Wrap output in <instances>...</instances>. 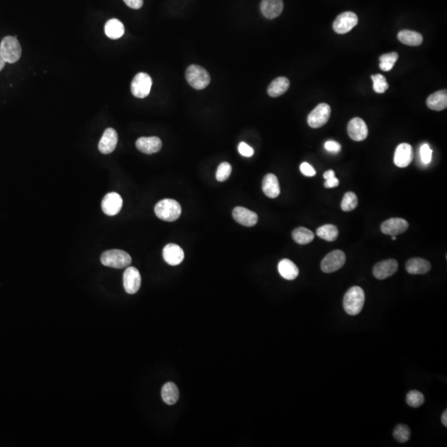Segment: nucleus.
<instances>
[{"mask_svg":"<svg viewBox=\"0 0 447 447\" xmlns=\"http://www.w3.org/2000/svg\"><path fill=\"white\" fill-rule=\"evenodd\" d=\"M325 148H326V151H328V152L337 153V152H340V150H341V146H340V144H339V143H337V142L330 140V141H327L325 143Z\"/></svg>","mask_w":447,"mask_h":447,"instance_id":"nucleus-41","label":"nucleus"},{"mask_svg":"<svg viewBox=\"0 0 447 447\" xmlns=\"http://www.w3.org/2000/svg\"><path fill=\"white\" fill-rule=\"evenodd\" d=\"M371 78H372L373 82H374L373 88H374V91L375 92L382 94V93H384L388 90V82H387L386 78L383 75L377 74V75H372Z\"/></svg>","mask_w":447,"mask_h":447,"instance_id":"nucleus-35","label":"nucleus"},{"mask_svg":"<svg viewBox=\"0 0 447 447\" xmlns=\"http://www.w3.org/2000/svg\"><path fill=\"white\" fill-rule=\"evenodd\" d=\"M420 159L424 165H428L432 159V150L428 143H424L420 148Z\"/></svg>","mask_w":447,"mask_h":447,"instance_id":"nucleus-37","label":"nucleus"},{"mask_svg":"<svg viewBox=\"0 0 447 447\" xmlns=\"http://www.w3.org/2000/svg\"><path fill=\"white\" fill-rule=\"evenodd\" d=\"M317 234L322 240L328 241V242H333L338 238L339 231L335 225H325L319 227L317 229Z\"/></svg>","mask_w":447,"mask_h":447,"instance_id":"nucleus-30","label":"nucleus"},{"mask_svg":"<svg viewBox=\"0 0 447 447\" xmlns=\"http://www.w3.org/2000/svg\"><path fill=\"white\" fill-rule=\"evenodd\" d=\"M152 78L147 73H139L131 83V91L135 97L145 98L149 95L152 88Z\"/></svg>","mask_w":447,"mask_h":447,"instance_id":"nucleus-6","label":"nucleus"},{"mask_svg":"<svg viewBox=\"0 0 447 447\" xmlns=\"http://www.w3.org/2000/svg\"><path fill=\"white\" fill-rule=\"evenodd\" d=\"M324 178L326 179L324 184L326 188H334L339 186V180L335 177V172L333 170H329L325 172Z\"/></svg>","mask_w":447,"mask_h":447,"instance_id":"nucleus-38","label":"nucleus"},{"mask_svg":"<svg viewBox=\"0 0 447 447\" xmlns=\"http://www.w3.org/2000/svg\"><path fill=\"white\" fill-rule=\"evenodd\" d=\"M262 192L269 198H276L280 195V186L278 177L269 173L262 179Z\"/></svg>","mask_w":447,"mask_h":447,"instance_id":"nucleus-21","label":"nucleus"},{"mask_svg":"<svg viewBox=\"0 0 447 447\" xmlns=\"http://www.w3.org/2000/svg\"><path fill=\"white\" fill-rule=\"evenodd\" d=\"M162 399L168 405H174L179 399V390L173 383H167L162 388Z\"/></svg>","mask_w":447,"mask_h":447,"instance_id":"nucleus-27","label":"nucleus"},{"mask_svg":"<svg viewBox=\"0 0 447 447\" xmlns=\"http://www.w3.org/2000/svg\"><path fill=\"white\" fill-rule=\"evenodd\" d=\"M186 79L190 86L196 90H203L209 86L211 76L201 66L191 65L186 71Z\"/></svg>","mask_w":447,"mask_h":447,"instance_id":"nucleus-4","label":"nucleus"},{"mask_svg":"<svg viewBox=\"0 0 447 447\" xmlns=\"http://www.w3.org/2000/svg\"><path fill=\"white\" fill-rule=\"evenodd\" d=\"M364 302L365 295L363 289L360 286H352L344 296V309L349 315H358L362 311Z\"/></svg>","mask_w":447,"mask_h":447,"instance_id":"nucleus-1","label":"nucleus"},{"mask_svg":"<svg viewBox=\"0 0 447 447\" xmlns=\"http://www.w3.org/2000/svg\"><path fill=\"white\" fill-rule=\"evenodd\" d=\"M22 48L18 39L14 37H5L0 44V55L5 62L15 63L21 58Z\"/></svg>","mask_w":447,"mask_h":447,"instance_id":"nucleus-5","label":"nucleus"},{"mask_svg":"<svg viewBox=\"0 0 447 447\" xmlns=\"http://www.w3.org/2000/svg\"><path fill=\"white\" fill-rule=\"evenodd\" d=\"M406 402L408 403V405L412 408H419L425 402V398L421 392H419L417 390H412L407 395Z\"/></svg>","mask_w":447,"mask_h":447,"instance_id":"nucleus-33","label":"nucleus"},{"mask_svg":"<svg viewBox=\"0 0 447 447\" xmlns=\"http://www.w3.org/2000/svg\"><path fill=\"white\" fill-rule=\"evenodd\" d=\"M300 171L304 176H309V177L315 176V173H317L315 170L314 169L312 166L310 165L307 163H302L301 164V166H300Z\"/></svg>","mask_w":447,"mask_h":447,"instance_id":"nucleus-40","label":"nucleus"},{"mask_svg":"<svg viewBox=\"0 0 447 447\" xmlns=\"http://www.w3.org/2000/svg\"><path fill=\"white\" fill-rule=\"evenodd\" d=\"M292 236L296 243L302 245H307L315 238L314 233L304 227H299V228L294 229L292 233Z\"/></svg>","mask_w":447,"mask_h":447,"instance_id":"nucleus-29","label":"nucleus"},{"mask_svg":"<svg viewBox=\"0 0 447 447\" xmlns=\"http://www.w3.org/2000/svg\"><path fill=\"white\" fill-rule=\"evenodd\" d=\"M100 261L104 266L120 269L129 266L132 258L127 252L120 249H111L102 253Z\"/></svg>","mask_w":447,"mask_h":447,"instance_id":"nucleus-3","label":"nucleus"},{"mask_svg":"<svg viewBox=\"0 0 447 447\" xmlns=\"http://www.w3.org/2000/svg\"><path fill=\"white\" fill-rule=\"evenodd\" d=\"M163 255L166 262L172 266L180 265L185 258L183 249L176 244H168L166 245L163 249Z\"/></svg>","mask_w":447,"mask_h":447,"instance_id":"nucleus-17","label":"nucleus"},{"mask_svg":"<svg viewBox=\"0 0 447 447\" xmlns=\"http://www.w3.org/2000/svg\"><path fill=\"white\" fill-rule=\"evenodd\" d=\"M104 33L111 39H119L124 34V26L119 19L112 18L106 22Z\"/></svg>","mask_w":447,"mask_h":447,"instance_id":"nucleus-26","label":"nucleus"},{"mask_svg":"<svg viewBox=\"0 0 447 447\" xmlns=\"http://www.w3.org/2000/svg\"><path fill=\"white\" fill-rule=\"evenodd\" d=\"M347 131L350 139L355 141H363L368 137V127L365 122L360 118H354L350 120L347 127Z\"/></svg>","mask_w":447,"mask_h":447,"instance_id":"nucleus-13","label":"nucleus"},{"mask_svg":"<svg viewBox=\"0 0 447 447\" xmlns=\"http://www.w3.org/2000/svg\"><path fill=\"white\" fill-rule=\"evenodd\" d=\"M428 108L432 111H441L447 107V91L446 90L436 91L434 94L430 95L427 99Z\"/></svg>","mask_w":447,"mask_h":447,"instance_id":"nucleus-23","label":"nucleus"},{"mask_svg":"<svg viewBox=\"0 0 447 447\" xmlns=\"http://www.w3.org/2000/svg\"><path fill=\"white\" fill-rule=\"evenodd\" d=\"M398 38L402 43L408 46H419L423 41V36L420 33L407 29L399 32Z\"/></svg>","mask_w":447,"mask_h":447,"instance_id":"nucleus-28","label":"nucleus"},{"mask_svg":"<svg viewBox=\"0 0 447 447\" xmlns=\"http://www.w3.org/2000/svg\"><path fill=\"white\" fill-rule=\"evenodd\" d=\"M260 9L265 18L273 19L282 13L283 2L282 0H262Z\"/></svg>","mask_w":447,"mask_h":447,"instance_id":"nucleus-20","label":"nucleus"},{"mask_svg":"<svg viewBox=\"0 0 447 447\" xmlns=\"http://www.w3.org/2000/svg\"><path fill=\"white\" fill-rule=\"evenodd\" d=\"M346 254L341 250L336 249L328 253L321 264V269L326 273H331L341 269L346 264Z\"/></svg>","mask_w":447,"mask_h":447,"instance_id":"nucleus-8","label":"nucleus"},{"mask_svg":"<svg viewBox=\"0 0 447 447\" xmlns=\"http://www.w3.org/2000/svg\"><path fill=\"white\" fill-rule=\"evenodd\" d=\"M399 59V54L397 52L388 53L382 55L379 58V67L383 71H389L395 66V63Z\"/></svg>","mask_w":447,"mask_h":447,"instance_id":"nucleus-31","label":"nucleus"},{"mask_svg":"<svg viewBox=\"0 0 447 447\" xmlns=\"http://www.w3.org/2000/svg\"><path fill=\"white\" fill-rule=\"evenodd\" d=\"M232 215L234 221L244 226L252 227L258 222V215L242 206L234 208Z\"/></svg>","mask_w":447,"mask_h":447,"instance_id":"nucleus-19","label":"nucleus"},{"mask_svg":"<svg viewBox=\"0 0 447 447\" xmlns=\"http://www.w3.org/2000/svg\"><path fill=\"white\" fill-rule=\"evenodd\" d=\"M163 143L157 137H142L136 141V147L145 154L156 153L161 150Z\"/></svg>","mask_w":447,"mask_h":447,"instance_id":"nucleus-16","label":"nucleus"},{"mask_svg":"<svg viewBox=\"0 0 447 447\" xmlns=\"http://www.w3.org/2000/svg\"><path fill=\"white\" fill-rule=\"evenodd\" d=\"M123 2L133 9H139L143 5V0H123Z\"/></svg>","mask_w":447,"mask_h":447,"instance_id":"nucleus-42","label":"nucleus"},{"mask_svg":"<svg viewBox=\"0 0 447 447\" xmlns=\"http://www.w3.org/2000/svg\"><path fill=\"white\" fill-rule=\"evenodd\" d=\"M238 150L240 154L245 156V157H250L254 153L253 148L250 147V146L248 145L246 143H244V142H241L239 144Z\"/></svg>","mask_w":447,"mask_h":447,"instance_id":"nucleus-39","label":"nucleus"},{"mask_svg":"<svg viewBox=\"0 0 447 447\" xmlns=\"http://www.w3.org/2000/svg\"><path fill=\"white\" fill-rule=\"evenodd\" d=\"M392 240H397L396 236H392Z\"/></svg>","mask_w":447,"mask_h":447,"instance_id":"nucleus-45","label":"nucleus"},{"mask_svg":"<svg viewBox=\"0 0 447 447\" xmlns=\"http://www.w3.org/2000/svg\"><path fill=\"white\" fill-rule=\"evenodd\" d=\"M278 273L286 280H294L299 275V269L291 260L284 258L278 262Z\"/></svg>","mask_w":447,"mask_h":447,"instance_id":"nucleus-24","label":"nucleus"},{"mask_svg":"<svg viewBox=\"0 0 447 447\" xmlns=\"http://www.w3.org/2000/svg\"><path fill=\"white\" fill-rule=\"evenodd\" d=\"M413 159L412 146L408 143H401L397 147L395 153V164L399 168H407Z\"/></svg>","mask_w":447,"mask_h":447,"instance_id":"nucleus-14","label":"nucleus"},{"mask_svg":"<svg viewBox=\"0 0 447 447\" xmlns=\"http://www.w3.org/2000/svg\"><path fill=\"white\" fill-rule=\"evenodd\" d=\"M101 206L104 214L109 216H116L121 211L123 199L116 192H111L104 196Z\"/></svg>","mask_w":447,"mask_h":447,"instance_id":"nucleus-11","label":"nucleus"},{"mask_svg":"<svg viewBox=\"0 0 447 447\" xmlns=\"http://www.w3.org/2000/svg\"><path fill=\"white\" fill-rule=\"evenodd\" d=\"M432 265L428 260L421 258H413L406 264V270L410 274H425L431 270Z\"/></svg>","mask_w":447,"mask_h":447,"instance_id":"nucleus-22","label":"nucleus"},{"mask_svg":"<svg viewBox=\"0 0 447 447\" xmlns=\"http://www.w3.org/2000/svg\"><path fill=\"white\" fill-rule=\"evenodd\" d=\"M155 214L163 221L173 222L181 214V205L172 199H164L156 203L154 208Z\"/></svg>","mask_w":447,"mask_h":447,"instance_id":"nucleus-2","label":"nucleus"},{"mask_svg":"<svg viewBox=\"0 0 447 447\" xmlns=\"http://www.w3.org/2000/svg\"><path fill=\"white\" fill-rule=\"evenodd\" d=\"M447 412L446 410H445V412H443L442 416H441V423H442L443 425L445 426V428L447 427Z\"/></svg>","mask_w":447,"mask_h":447,"instance_id":"nucleus-43","label":"nucleus"},{"mask_svg":"<svg viewBox=\"0 0 447 447\" xmlns=\"http://www.w3.org/2000/svg\"><path fill=\"white\" fill-rule=\"evenodd\" d=\"M331 110L329 104L322 103L318 104L307 118V123L312 128H321L328 122L331 116Z\"/></svg>","mask_w":447,"mask_h":447,"instance_id":"nucleus-7","label":"nucleus"},{"mask_svg":"<svg viewBox=\"0 0 447 447\" xmlns=\"http://www.w3.org/2000/svg\"><path fill=\"white\" fill-rule=\"evenodd\" d=\"M123 287L128 294H135L141 286V275L135 267H128L123 273Z\"/></svg>","mask_w":447,"mask_h":447,"instance_id":"nucleus-10","label":"nucleus"},{"mask_svg":"<svg viewBox=\"0 0 447 447\" xmlns=\"http://www.w3.org/2000/svg\"><path fill=\"white\" fill-rule=\"evenodd\" d=\"M393 437L400 443H405L411 438V431L408 426L399 424L393 431Z\"/></svg>","mask_w":447,"mask_h":447,"instance_id":"nucleus-34","label":"nucleus"},{"mask_svg":"<svg viewBox=\"0 0 447 447\" xmlns=\"http://www.w3.org/2000/svg\"><path fill=\"white\" fill-rule=\"evenodd\" d=\"M358 21L359 19L355 13L345 12L337 16L336 19L333 23V29L335 33L345 34L351 31L358 24Z\"/></svg>","mask_w":447,"mask_h":447,"instance_id":"nucleus-9","label":"nucleus"},{"mask_svg":"<svg viewBox=\"0 0 447 447\" xmlns=\"http://www.w3.org/2000/svg\"><path fill=\"white\" fill-rule=\"evenodd\" d=\"M399 264L395 259L383 260L378 262L373 269V274L377 279L383 280L389 278L396 273Z\"/></svg>","mask_w":447,"mask_h":447,"instance_id":"nucleus-12","label":"nucleus"},{"mask_svg":"<svg viewBox=\"0 0 447 447\" xmlns=\"http://www.w3.org/2000/svg\"><path fill=\"white\" fill-rule=\"evenodd\" d=\"M408 221L402 218H391L381 225V231L387 235L396 236L408 229Z\"/></svg>","mask_w":447,"mask_h":447,"instance_id":"nucleus-15","label":"nucleus"},{"mask_svg":"<svg viewBox=\"0 0 447 447\" xmlns=\"http://www.w3.org/2000/svg\"><path fill=\"white\" fill-rule=\"evenodd\" d=\"M232 167L229 163H222L220 164L217 171H216V179L217 181H226L229 178V176L231 174Z\"/></svg>","mask_w":447,"mask_h":447,"instance_id":"nucleus-36","label":"nucleus"},{"mask_svg":"<svg viewBox=\"0 0 447 447\" xmlns=\"http://www.w3.org/2000/svg\"><path fill=\"white\" fill-rule=\"evenodd\" d=\"M118 143V134L114 128L106 129L99 143V152L103 154H110L115 151Z\"/></svg>","mask_w":447,"mask_h":447,"instance_id":"nucleus-18","label":"nucleus"},{"mask_svg":"<svg viewBox=\"0 0 447 447\" xmlns=\"http://www.w3.org/2000/svg\"><path fill=\"white\" fill-rule=\"evenodd\" d=\"M5 63H6V62H5V60L3 59L2 57L0 55V71H1V70L5 67Z\"/></svg>","mask_w":447,"mask_h":447,"instance_id":"nucleus-44","label":"nucleus"},{"mask_svg":"<svg viewBox=\"0 0 447 447\" xmlns=\"http://www.w3.org/2000/svg\"><path fill=\"white\" fill-rule=\"evenodd\" d=\"M289 86H290V82L287 78L283 76L276 78L273 82H272L271 84L269 85L268 94L271 97H278L286 92Z\"/></svg>","mask_w":447,"mask_h":447,"instance_id":"nucleus-25","label":"nucleus"},{"mask_svg":"<svg viewBox=\"0 0 447 447\" xmlns=\"http://www.w3.org/2000/svg\"><path fill=\"white\" fill-rule=\"evenodd\" d=\"M358 205V197L354 192H349L345 194L341 201V209L343 212L354 211Z\"/></svg>","mask_w":447,"mask_h":447,"instance_id":"nucleus-32","label":"nucleus"}]
</instances>
